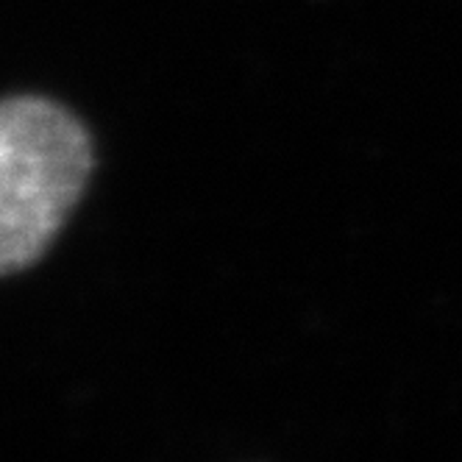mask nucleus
I'll return each mask as SVG.
<instances>
[{"mask_svg": "<svg viewBox=\"0 0 462 462\" xmlns=\"http://www.w3.org/2000/svg\"><path fill=\"white\" fill-rule=\"evenodd\" d=\"M92 171L87 128L37 95L0 109V268L23 271L42 256L81 198Z\"/></svg>", "mask_w": 462, "mask_h": 462, "instance_id": "nucleus-1", "label": "nucleus"}]
</instances>
